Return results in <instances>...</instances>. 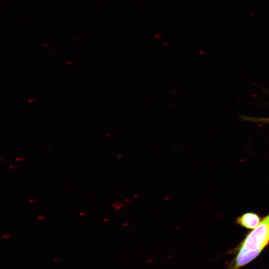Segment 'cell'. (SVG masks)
I'll return each instance as SVG.
<instances>
[{
	"label": "cell",
	"mask_w": 269,
	"mask_h": 269,
	"mask_svg": "<svg viewBox=\"0 0 269 269\" xmlns=\"http://www.w3.org/2000/svg\"><path fill=\"white\" fill-rule=\"evenodd\" d=\"M269 244V214L245 236L229 269H239L254 260Z\"/></svg>",
	"instance_id": "6da1fadb"
},
{
	"label": "cell",
	"mask_w": 269,
	"mask_h": 269,
	"mask_svg": "<svg viewBox=\"0 0 269 269\" xmlns=\"http://www.w3.org/2000/svg\"><path fill=\"white\" fill-rule=\"evenodd\" d=\"M261 220L258 214L249 212L238 217L235 220V223L243 228L252 230L259 224Z\"/></svg>",
	"instance_id": "7a4b0ae2"
},
{
	"label": "cell",
	"mask_w": 269,
	"mask_h": 269,
	"mask_svg": "<svg viewBox=\"0 0 269 269\" xmlns=\"http://www.w3.org/2000/svg\"><path fill=\"white\" fill-rule=\"evenodd\" d=\"M247 121L256 123L261 124H269V117L268 118H255V117H247Z\"/></svg>",
	"instance_id": "3957f363"
},
{
	"label": "cell",
	"mask_w": 269,
	"mask_h": 269,
	"mask_svg": "<svg viewBox=\"0 0 269 269\" xmlns=\"http://www.w3.org/2000/svg\"><path fill=\"white\" fill-rule=\"evenodd\" d=\"M125 205V203L116 202L112 204L113 207L115 210H119L123 209Z\"/></svg>",
	"instance_id": "277c9868"
},
{
	"label": "cell",
	"mask_w": 269,
	"mask_h": 269,
	"mask_svg": "<svg viewBox=\"0 0 269 269\" xmlns=\"http://www.w3.org/2000/svg\"><path fill=\"white\" fill-rule=\"evenodd\" d=\"M124 202L125 204H127L128 205H130L132 204V200L130 198H127L124 200Z\"/></svg>",
	"instance_id": "5b68a950"
},
{
	"label": "cell",
	"mask_w": 269,
	"mask_h": 269,
	"mask_svg": "<svg viewBox=\"0 0 269 269\" xmlns=\"http://www.w3.org/2000/svg\"><path fill=\"white\" fill-rule=\"evenodd\" d=\"M46 218V217L45 216H40L38 217V219L39 220H44Z\"/></svg>",
	"instance_id": "8992f818"
},
{
	"label": "cell",
	"mask_w": 269,
	"mask_h": 269,
	"mask_svg": "<svg viewBox=\"0 0 269 269\" xmlns=\"http://www.w3.org/2000/svg\"><path fill=\"white\" fill-rule=\"evenodd\" d=\"M15 160L16 161H21V160H23V158H22V157H17V158H16L15 159Z\"/></svg>",
	"instance_id": "52a82bcc"
},
{
	"label": "cell",
	"mask_w": 269,
	"mask_h": 269,
	"mask_svg": "<svg viewBox=\"0 0 269 269\" xmlns=\"http://www.w3.org/2000/svg\"><path fill=\"white\" fill-rule=\"evenodd\" d=\"M140 197V195L139 194H135L134 195V197L137 198Z\"/></svg>",
	"instance_id": "ba28073f"
},
{
	"label": "cell",
	"mask_w": 269,
	"mask_h": 269,
	"mask_svg": "<svg viewBox=\"0 0 269 269\" xmlns=\"http://www.w3.org/2000/svg\"><path fill=\"white\" fill-rule=\"evenodd\" d=\"M170 196H166L164 198V199L165 200H169L170 199Z\"/></svg>",
	"instance_id": "9c48e42d"
},
{
	"label": "cell",
	"mask_w": 269,
	"mask_h": 269,
	"mask_svg": "<svg viewBox=\"0 0 269 269\" xmlns=\"http://www.w3.org/2000/svg\"><path fill=\"white\" fill-rule=\"evenodd\" d=\"M110 218H104V219H103V221H104V222L109 221H110Z\"/></svg>",
	"instance_id": "30bf717a"
},
{
	"label": "cell",
	"mask_w": 269,
	"mask_h": 269,
	"mask_svg": "<svg viewBox=\"0 0 269 269\" xmlns=\"http://www.w3.org/2000/svg\"><path fill=\"white\" fill-rule=\"evenodd\" d=\"M16 167V165H14V164H12V165H9V167L10 168H15Z\"/></svg>",
	"instance_id": "8fae6325"
},
{
	"label": "cell",
	"mask_w": 269,
	"mask_h": 269,
	"mask_svg": "<svg viewBox=\"0 0 269 269\" xmlns=\"http://www.w3.org/2000/svg\"><path fill=\"white\" fill-rule=\"evenodd\" d=\"M86 213L85 212H81V213H79V215L80 216H84V215H86Z\"/></svg>",
	"instance_id": "7c38bea8"
},
{
	"label": "cell",
	"mask_w": 269,
	"mask_h": 269,
	"mask_svg": "<svg viewBox=\"0 0 269 269\" xmlns=\"http://www.w3.org/2000/svg\"><path fill=\"white\" fill-rule=\"evenodd\" d=\"M36 201V200H35V199H30L29 200V202H35Z\"/></svg>",
	"instance_id": "4fadbf2b"
},
{
	"label": "cell",
	"mask_w": 269,
	"mask_h": 269,
	"mask_svg": "<svg viewBox=\"0 0 269 269\" xmlns=\"http://www.w3.org/2000/svg\"><path fill=\"white\" fill-rule=\"evenodd\" d=\"M118 156H119V159H120L121 158V155H118Z\"/></svg>",
	"instance_id": "5bb4252c"
}]
</instances>
